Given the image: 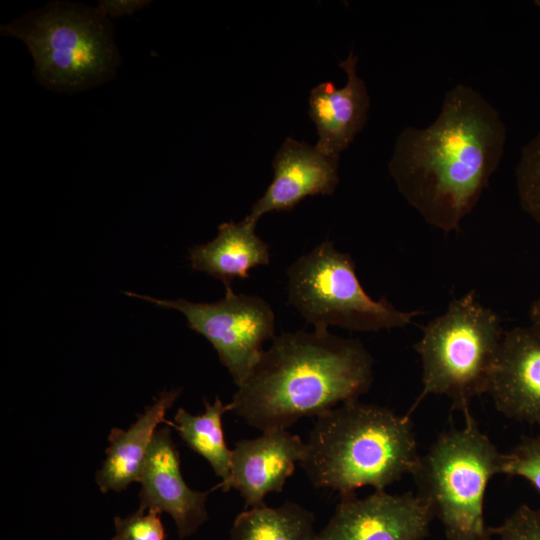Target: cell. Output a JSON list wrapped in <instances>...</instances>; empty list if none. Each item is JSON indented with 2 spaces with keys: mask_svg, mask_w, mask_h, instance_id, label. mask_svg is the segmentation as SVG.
<instances>
[{
  "mask_svg": "<svg viewBox=\"0 0 540 540\" xmlns=\"http://www.w3.org/2000/svg\"><path fill=\"white\" fill-rule=\"evenodd\" d=\"M126 295L182 313L188 327L213 346L237 387L258 361L262 344L275 336V315L270 305L255 295L236 294L231 286L225 287L221 300L212 303L158 299L134 292Z\"/></svg>",
  "mask_w": 540,
  "mask_h": 540,
  "instance_id": "obj_8",
  "label": "cell"
},
{
  "mask_svg": "<svg viewBox=\"0 0 540 540\" xmlns=\"http://www.w3.org/2000/svg\"><path fill=\"white\" fill-rule=\"evenodd\" d=\"M491 532L497 540H540V508L521 505Z\"/></svg>",
  "mask_w": 540,
  "mask_h": 540,
  "instance_id": "obj_22",
  "label": "cell"
},
{
  "mask_svg": "<svg viewBox=\"0 0 540 540\" xmlns=\"http://www.w3.org/2000/svg\"><path fill=\"white\" fill-rule=\"evenodd\" d=\"M488 393L506 417L540 426V338L530 326L504 333Z\"/></svg>",
  "mask_w": 540,
  "mask_h": 540,
  "instance_id": "obj_12",
  "label": "cell"
},
{
  "mask_svg": "<svg viewBox=\"0 0 540 540\" xmlns=\"http://www.w3.org/2000/svg\"><path fill=\"white\" fill-rule=\"evenodd\" d=\"M288 303L314 330L338 326L376 332L412 323L422 311H402L385 297L371 298L363 289L349 254L325 241L287 269Z\"/></svg>",
  "mask_w": 540,
  "mask_h": 540,
  "instance_id": "obj_7",
  "label": "cell"
},
{
  "mask_svg": "<svg viewBox=\"0 0 540 540\" xmlns=\"http://www.w3.org/2000/svg\"><path fill=\"white\" fill-rule=\"evenodd\" d=\"M419 458L409 415L356 399L316 417L300 465L315 487L343 496L364 486L383 491Z\"/></svg>",
  "mask_w": 540,
  "mask_h": 540,
  "instance_id": "obj_3",
  "label": "cell"
},
{
  "mask_svg": "<svg viewBox=\"0 0 540 540\" xmlns=\"http://www.w3.org/2000/svg\"><path fill=\"white\" fill-rule=\"evenodd\" d=\"M139 510H156L172 517L181 539L191 536L207 519L206 499L185 482L180 456L168 427L157 429L139 477Z\"/></svg>",
  "mask_w": 540,
  "mask_h": 540,
  "instance_id": "obj_10",
  "label": "cell"
},
{
  "mask_svg": "<svg viewBox=\"0 0 540 540\" xmlns=\"http://www.w3.org/2000/svg\"><path fill=\"white\" fill-rule=\"evenodd\" d=\"M516 185L522 209L540 224V132L522 149Z\"/></svg>",
  "mask_w": 540,
  "mask_h": 540,
  "instance_id": "obj_19",
  "label": "cell"
},
{
  "mask_svg": "<svg viewBox=\"0 0 540 540\" xmlns=\"http://www.w3.org/2000/svg\"><path fill=\"white\" fill-rule=\"evenodd\" d=\"M434 513L418 494L375 491L365 498L341 496L317 540H423Z\"/></svg>",
  "mask_w": 540,
  "mask_h": 540,
  "instance_id": "obj_9",
  "label": "cell"
},
{
  "mask_svg": "<svg viewBox=\"0 0 540 540\" xmlns=\"http://www.w3.org/2000/svg\"><path fill=\"white\" fill-rule=\"evenodd\" d=\"M180 393V389L162 391L129 428L111 430L105 460L96 474V482L103 493L119 492L139 481L157 427L168 423L165 415Z\"/></svg>",
  "mask_w": 540,
  "mask_h": 540,
  "instance_id": "obj_15",
  "label": "cell"
},
{
  "mask_svg": "<svg viewBox=\"0 0 540 540\" xmlns=\"http://www.w3.org/2000/svg\"><path fill=\"white\" fill-rule=\"evenodd\" d=\"M357 61L350 51L340 62L347 75L344 87L336 88L332 82H322L310 92L309 116L318 135L315 147L326 154L339 155L366 123L369 95L365 83L357 75Z\"/></svg>",
  "mask_w": 540,
  "mask_h": 540,
  "instance_id": "obj_14",
  "label": "cell"
},
{
  "mask_svg": "<svg viewBox=\"0 0 540 540\" xmlns=\"http://www.w3.org/2000/svg\"><path fill=\"white\" fill-rule=\"evenodd\" d=\"M1 33L27 46L36 80L58 93L101 85L121 62L112 23L97 6L53 1L2 25Z\"/></svg>",
  "mask_w": 540,
  "mask_h": 540,
  "instance_id": "obj_4",
  "label": "cell"
},
{
  "mask_svg": "<svg viewBox=\"0 0 540 540\" xmlns=\"http://www.w3.org/2000/svg\"><path fill=\"white\" fill-rule=\"evenodd\" d=\"M465 425L442 433L412 473L418 495L441 521L446 540H493L484 497L502 454L467 410Z\"/></svg>",
  "mask_w": 540,
  "mask_h": 540,
  "instance_id": "obj_6",
  "label": "cell"
},
{
  "mask_svg": "<svg viewBox=\"0 0 540 540\" xmlns=\"http://www.w3.org/2000/svg\"><path fill=\"white\" fill-rule=\"evenodd\" d=\"M149 3L147 0H104L99 2L97 8L107 17H121L131 15Z\"/></svg>",
  "mask_w": 540,
  "mask_h": 540,
  "instance_id": "obj_23",
  "label": "cell"
},
{
  "mask_svg": "<svg viewBox=\"0 0 540 540\" xmlns=\"http://www.w3.org/2000/svg\"><path fill=\"white\" fill-rule=\"evenodd\" d=\"M305 451L306 442L287 430H269L256 438L242 439L232 450L228 481L216 488L225 492L234 488L245 507L263 506L268 493L282 491Z\"/></svg>",
  "mask_w": 540,
  "mask_h": 540,
  "instance_id": "obj_11",
  "label": "cell"
},
{
  "mask_svg": "<svg viewBox=\"0 0 540 540\" xmlns=\"http://www.w3.org/2000/svg\"><path fill=\"white\" fill-rule=\"evenodd\" d=\"M500 473L520 476L540 493V426L535 436L523 437L507 454H502Z\"/></svg>",
  "mask_w": 540,
  "mask_h": 540,
  "instance_id": "obj_20",
  "label": "cell"
},
{
  "mask_svg": "<svg viewBox=\"0 0 540 540\" xmlns=\"http://www.w3.org/2000/svg\"><path fill=\"white\" fill-rule=\"evenodd\" d=\"M257 222L247 215L238 223H222L213 240L189 250L191 268L220 280L226 287L234 279L247 278L251 269L268 265L269 247L255 232Z\"/></svg>",
  "mask_w": 540,
  "mask_h": 540,
  "instance_id": "obj_16",
  "label": "cell"
},
{
  "mask_svg": "<svg viewBox=\"0 0 540 540\" xmlns=\"http://www.w3.org/2000/svg\"><path fill=\"white\" fill-rule=\"evenodd\" d=\"M204 404L205 411L198 415L179 408L174 422L167 424L177 430L190 449L208 461L222 479L219 484H223L230 477L232 450L225 443L222 417L231 411V404H224L218 397L212 404L205 399Z\"/></svg>",
  "mask_w": 540,
  "mask_h": 540,
  "instance_id": "obj_17",
  "label": "cell"
},
{
  "mask_svg": "<svg viewBox=\"0 0 540 540\" xmlns=\"http://www.w3.org/2000/svg\"><path fill=\"white\" fill-rule=\"evenodd\" d=\"M338 163L339 155L287 138L273 160L271 184L248 215L258 221L266 213L291 210L308 196L332 194L339 181Z\"/></svg>",
  "mask_w": 540,
  "mask_h": 540,
  "instance_id": "obj_13",
  "label": "cell"
},
{
  "mask_svg": "<svg viewBox=\"0 0 540 540\" xmlns=\"http://www.w3.org/2000/svg\"><path fill=\"white\" fill-rule=\"evenodd\" d=\"M314 515L293 502L241 512L230 530L231 540H317Z\"/></svg>",
  "mask_w": 540,
  "mask_h": 540,
  "instance_id": "obj_18",
  "label": "cell"
},
{
  "mask_svg": "<svg viewBox=\"0 0 540 540\" xmlns=\"http://www.w3.org/2000/svg\"><path fill=\"white\" fill-rule=\"evenodd\" d=\"M506 142L498 111L475 89L446 92L440 113L397 138L389 171L406 201L436 229L460 228L497 169Z\"/></svg>",
  "mask_w": 540,
  "mask_h": 540,
  "instance_id": "obj_1",
  "label": "cell"
},
{
  "mask_svg": "<svg viewBox=\"0 0 540 540\" xmlns=\"http://www.w3.org/2000/svg\"><path fill=\"white\" fill-rule=\"evenodd\" d=\"M156 510H137L127 517H115L111 540H165V529Z\"/></svg>",
  "mask_w": 540,
  "mask_h": 540,
  "instance_id": "obj_21",
  "label": "cell"
},
{
  "mask_svg": "<svg viewBox=\"0 0 540 540\" xmlns=\"http://www.w3.org/2000/svg\"><path fill=\"white\" fill-rule=\"evenodd\" d=\"M373 382V359L356 339L328 330L275 335L233 395L231 411L264 431L287 430L356 400Z\"/></svg>",
  "mask_w": 540,
  "mask_h": 540,
  "instance_id": "obj_2",
  "label": "cell"
},
{
  "mask_svg": "<svg viewBox=\"0 0 540 540\" xmlns=\"http://www.w3.org/2000/svg\"><path fill=\"white\" fill-rule=\"evenodd\" d=\"M530 328L540 338V294L533 302L530 309Z\"/></svg>",
  "mask_w": 540,
  "mask_h": 540,
  "instance_id": "obj_24",
  "label": "cell"
},
{
  "mask_svg": "<svg viewBox=\"0 0 540 540\" xmlns=\"http://www.w3.org/2000/svg\"><path fill=\"white\" fill-rule=\"evenodd\" d=\"M503 335L499 316L475 291L453 299L414 346L423 385L416 404L428 395H444L453 408L469 410L474 398L489 391Z\"/></svg>",
  "mask_w": 540,
  "mask_h": 540,
  "instance_id": "obj_5",
  "label": "cell"
}]
</instances>
